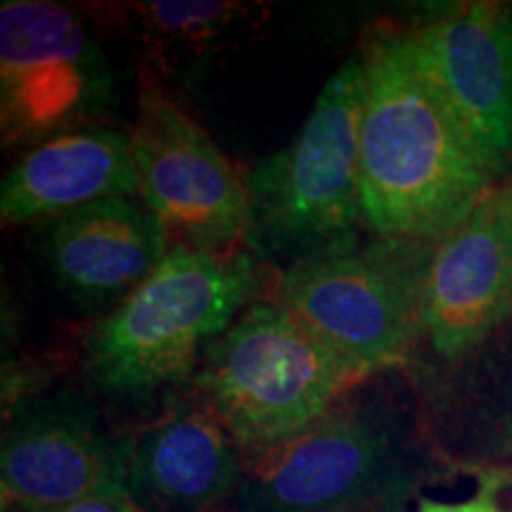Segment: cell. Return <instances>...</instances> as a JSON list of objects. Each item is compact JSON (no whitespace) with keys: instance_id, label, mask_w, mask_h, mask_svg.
I'll list each match as a JSON object with an SVG mask.
<instances>
[{"instance_id":"cell-6","label":"cell","mask_w":512,"mask_h":512,"mask_svg":"<svg viewBox=\"0 0 512 512\" xmlns=\"http://www.w3.org/2000/svg\"><path fill=\"white\" fill-rule=\"evenodd\" d=\"M432 245L377 240L366 252L287 268L278 304L332 354L373 377L406 361L422 335Z\"/></svg>"},{"instance_id":"cell-2","label":"cell","mask_w":512,"mask_h":512,"mask_svg":"<svg viewBox=\"0 0 512 512\" xmlns=\"http://www.w3.org/2000/svg\"><path fill=\"white\" fill-rule=\"evenodd\" d=\"M434 467L411 408L366 380L311 430L247 460L233 512H403Z\"/></svg>"},{"instance_id":"cell-10","label":"cell","mask_w":512,"mask_h":512,"mask_svg":"<svg viewBox=\"0 0 512 512\" xmlns=\"http://www.w3.org/2000/svg\"><path fill=\"white\" fill-rule=\"evenodd\" d=\"M512 318V181L491 185L432 245L422 287V335L458 361Z\"/></svg>"},{"instance_id":"cell-13","label":"cell","mask_w":512,"mask_h":512,"mask_svg":"<svg viewBox=\"0 0 512 512\" xmlns=\"http://www.w3.org/2000/svg\"><path fill=\"white\" fill-rule=\"evenodd\" d=\"M242 477L245 456L204 401L178 403L131 437L128 496L140 512H219Z\"/></svg>"},{"instance_id":"cell-5","label":"cell","mask_w":512,"mask_h":512,"mask_svg":"<svg viewBox=\"0 0 512 512\" xmlns=\"http://www.w3.org/2000/svg\"><path fill=\"white\" fill-rule=\"evenodd\" d=\"M366 380L278 302H256L209 344L195 387L247 463L311 430Z\"/></svg>"},{"instance_id":"cell-9","label":"cell","mask_w":512,"mask_h":512,"mask_svg":"<svg viewBox=\"0 0 512 512\" xmlns=\"http://www.w3.org/2000/svg\"><path fill=\"white\" fill-rule=\"evenodd\" d=\"M128 456L131 437L112 432L79 389L24 396L3 430V512L128 494Z\"/></svg>"},{"instance_id":"cell-7","label":"cell","mask_w":512,"mask_h":512,"mask_svg":"<svg viewBox=\"0 0 512 512\" xmlns=\"http://www.w3.org/2000/svg\"><path fill=\"white\" fill-rule=\"evenodd\" d=\"M107 57L74 10L50 0L0 8V131L5 147L41 145L110 107Z\"/></svg>"},{"instance_id":"cell-1","label":"cell","mask_w":512,"mask_h":512,"mask_svg":"<svg viewBox=\"0 0 512 512\" xmlns=\"http://www.w3.org/2000/svg\"><path fill=\"white\" fill-rule=\"evenodd\" d=\"M358 192L377 240L434 242L494 185L437 83L413 31H389L363 55Z\"/></svg>"},{"instance_id":"cell-11","label":"cell","mask_w":512,"mask_h":512,"mask_svg":"<svg viewBox=\"0 0 512 512\" xmlns=\"http://www.w3.org/2000/svg\"><path fill=\"white\" fill-rule=\"evenodd\" d=\"M427 74L491 174L512 162V12L463 10L413 31Z\"/></svg>"},{"instance_id":"cell-4","label":"cell","mask_w":512,"mask_h":512,"mask_svg":"<svg viewBox=\"0 0 512 512\" xmlns=\"http://www.w3.org/2000/svg\"><path fill=\"white\" fill-rule=\"evenodd\" d=\"M363 62L347 60L325 81L299 136L242 176L247 242L287 268L356 252L366 226L358 192Z\"/></svg>"},{"instance_id":"cell-15","label":"cell","mask_w":512,"mask_h":512,"mask_svg":"<svg viewBox=\"0 0 512 512\" xmlns=\"http://www.w3.org/2000/svg\"><path fill=\"white\" fill-rule=\"evenodd\" d=\"M233 3H143L136 5L140 27L155 41H171L181 46H204L219 38L223 29L238 17Z\"/></svg>"},{"instance_id":"cell-8","label":"cell","mask_w":512,"mask_h":512,"mask_svg":"<svg viewBox=\"0 0 512 512\" xmlns=\"http://www.w3.org/2000/svg\"><path fill=\"white\" fill-rule=\"evenodd\" d=\"M140 200L155 211L174 245L235 252L249 235L245 181L204 128L174 100L145 83L131 128Z\"/></svg>"},{"instance_id":"cell-17","label":"cell","mask_w":512,"mask_h":512,"mask_svg":"<svg viewBox=\"0 0 512 512\" xmlns=\"http://www.w3.org/2000/svg\"><path fill=\"white\" fill-rule=\"evenodd\" d=\"M12 512H140L128 494H114V496H95L83 498V501L55 505V508L43 510H12Z\"/></svg>"},{"instance_id":"cell-12","label":"cell","mask_w":512,"mask_h":512,"mask_svg":"<svg viewBox=\"0 0 512 512\" xmlns=\"http://www.w3.org/2000/svg\"><path fill=\"white\" fill-rule=\"evenodd\" d=\"M55 285L83 311L114 309L159 266L169 235L140 197H112L36 226Z\"/></svg>"},{"instance_id":"cell-3","label":"cell","mask_w":512,"mask_h":512,"mask_svg":"<svg viewBox=\"0 0 512 512\" xmlns=\"http://www.w3.org/2000/svg\"><path fill=\"white\" fill-rule=\"evenodd\" d=\"M256 285L252 256L171 245L159 266L86 339V375L114 399H147L185 382Z\"/></svg>"},{"instance_id":"cell-18","label":"cell","mask_w":512,"mask_h":512,"mask_svg":"<svg viewBox=\"0 0 512 512\" xmlns=\"http://www.w3.org/2000/svg\"><path fill=\"white\" fill-rule=\"evenodd\" d=\"M510 512H512V510H510Z\"/></svg>"},{"instance_id":"cell-16","label":"cell","mask_w":512,"mask_h":512,"mask_svg":"<svg viewBox=\"0 0 512 512\" xmlns=\"http://www.w3.org/2000/svg\"><path fill=\"white\" fill-rule=\"evenodd\" d=\"M503 482L505 477L498 472H486L475 494L465 501H434V498L420 496L413 512H510L498 503V491Z\"/></svg>"},{"instance_id":"cell-14","label":"cell","mask_w":512,"mask_h":512,"mask_svg":"<svg viewBox=\"0 0 512 512\" xmlns=\"http://www.w3.org/2000/svg\"><path fill=\"white\" fill-rule=\"evenodd\" d=\"M112 197H140L131 136L83 128L29 147L0 183V219L5 226H38Z\"/></svg>"}]
</instances>
